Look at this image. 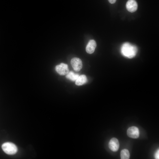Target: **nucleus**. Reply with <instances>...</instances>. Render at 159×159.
<instances>
[{
    "label": "nucleus",
    "mask_w": 159,
    "mask_h": 159,
    "mask_svg": "<svg viewBox=\"0 0 159 159\" xmlns=\"http://www.w3.org/2000/svg\"><path fill=\"white\" fill-rule=\"evenodd\" d=\"M87 82V79L85 75L82 74L79 76L78 78L75 81V85L80 86L82 85L85 83Z\"/></svg>",
    "instance_id": "nucleus-9"
},
{
    "label": "nucleus",
    "mask_w": 159,
    "mask_h": 159,
    "mask_svg": "<svg viewBox=\"0 0 159 159\" xmlns=\"http://www.w3.org/2000/svg\"><path fill=\"white\" fill-rule=\"evenodd\" d=\"M1 148L6 153L9 155L15 154L18 151L16 146L11 142H7L4 143L2 145Z\"/></svg>",
    "instance_id": "nucleus-2"
},
{
    "label": "nucleus",
    "mask_w": 159,
    "mask_h": 159,
    "mask_svg": "<svg viewBox=\"0 0 159 159\" xmlns=\"http://www.w3.org/2000/svg\"><path fill=\"white\" fill-rule=\"evenodd\" d=\"M108 1L110 3L113 4L115 2L116 0H108Z\"/></svg>",
    "instance_id": "nucleus-13"
},
{
    "label": "nucleus",
    "mask_w": 159,
    "mask_h": 159,
    "mask_svg": "<svg viewBox=\"0 0 159 159\" xmlns=\"http://www.w3.org/2000/svg\"><path fill=\"white\" fill-rule=\"evenodd\" d=\"M127 134L130 137L132 138H137L139 136L138 128L135 126L129 127L127 130Z\"/></svg>",
    "instance_id": "nucleus-5"
},
{
    "label": "nucleus",
    "mask_w": 159,
    "mask_h": 159,
    "mask_svg": "<svg viewBox=\"0 0 159 159\" xmlns=\"http://www.w3.org/2000/svg\"><path fill=\"white\" fill-rule=\"evenodd\" d=\"M108 146L110 150L113 152L117 151L119 148V143L118 140L113 138L111 139L108 143Z\"/></svg>",
    "instance_id": "nucleus-7"
},
{
    "label": "nucleus",
    "mask_w": 159,
    "mask_h": 159,
    "mask_svg": "<svg viewBox=\"0 0 159 159\" xmlns=\"http://www.w3.org/2000/svg\"><path fill=\"white\" fill-rule=\"evenodd\" d=\"M154 157L155 159H159V150L158 149L157 150L155 153Z\"/></svg>",
    "instance_id": "nucleus-12"
},
{
    "label": "nucleus",
    "mask_w": 159,
    "mask_h": 159,
    "mask_svg": "<svg viewBox=\"0 0 159 159\" xmlns=\"http://www.w3.org/2000/svg\"><path fill=\"white\" fill-rule=\"evenodd\" d=\"M121 50V53L123 56L131 58L136 55L137 48L135 46L129 43L126 42L122 45Z\"/></svg>",
    "instance_id": "nucleus-1"
},
{
    "label": "nucleus",
    "mask_w": 159,
    "mask_h": 159,
    "mask_svg": "<svg viewBox=\"0 0 159 159\" xmlns=\"http://www.w3.org/2000/svg\"><path fill=\"white\" fill-rule=\"evenodd\" d=\"M55 69L56 71L61 75H66L69 72L68 65L63 63L57 65Z\"/></svg>",
    "instance_id": "nucleus-3"
},
{
    "label": "nucleus",
    "mask_w": 159,
    "mask_h": 159,
    "mask_svg": "<svg viewBox=\"0 0 159 159\" xmlns=\"http://www.w3.org/2000/svg\"><path fill=\"white\" fill-rule=\"evenodd\" d=\"M96 47V43L95 40L93 39L90 40L88 42L86 48V52L89 54L94 52Z\"/></svg>",
    "instance_id": "nucleus-8"
},
{
    "label": "nucleus",
    "mask_w": 159,
    "mask_h": 159,
    "mask_svg": "<svg viewBox=\"0 0 159 159\" xmlns=\"http://www.w3.org/2000/svg\"><path fill=\"white\" fill-rule=\"evenodd\" d=\"M66 75V77L67 79L73 81H75L79 76L78 74H75L72 71L69 72Z\"/></svg>",
    "instance_id": "nucleus-10"
},
{
    "label": "nucleus",
    "mask_w": 159,
    "mask_h": 159,
    "mask_svg": "<svg viewBox=\"0 0 159 159\" xmlns=\"http://www.w3.org/2000/svg\"><path fill=\"white\" fill-rule=\"evenodd\" d=\"M126 7L127 11L132 13L137 10L138 5L135 0H128L126 3Z\"/></svg>",
    "instance_id": "nucleus-6"
},
{
    "label": "nucleus",
    "mask_w": 159,
    "mask_h": 159,
    "mask_svg": "<svg viewBox=\"0 0 159 159\" xmlns=\"http://www.w3.org/2000/svg\"><path fill=\"white\" fill-rule=\"evenodd\" d=\"M71 64L73 69L76 72H78L82 68V62L79 58L74 57L72 59Z\"/></svg>",
    "instance_id": "nucleus-4"
},
{
    "label": "nucleus",
    "mask_w": 159,
    "mask_h": 159,
    "mask_svg": "<svg viewBox=\"0 0 159 159\" xmlns=\"http://www.w3.org/2000/svg\"><path fill=\"white\" fill-rule=\"evenodd\" d=\"M130 157V154L128 150L123 149L120 152V157L121 159H128Z\"/></svg>",
    "instance_id": "nucleus-11"
}]
</instances>
